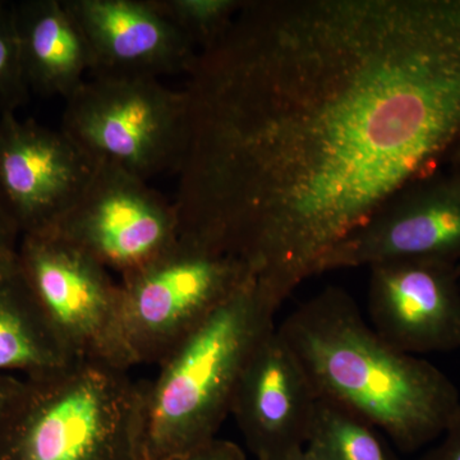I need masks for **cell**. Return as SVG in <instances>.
<instances>
[{"instance_id": "6da1fadb", "label": "cell", "mask_w": 460, "mask_h": 460, "mask_svg": "<svg viewBox=\"0 0 460 460\" xmlns=\"http://www.w3.org/2000/svg\"><path fill=\"white\" fill-rule=\"evenodd\" d=\"M180 235L281 305L460 146V0H246L199 51Z\"/></svg>"}, {"instance_id": "7a4b0ae2", "label": "cell", "mask_w": 460, "mask_h": 460, "mask_svg": "<svg viewBox=\"0 0 460 460\" xmlns=\"http://www.w3.org/2000/svg\"><path fill=\"white\" fill-rule=\"evenodd\" d=\"M277 329L320 398L362 417L402 453L440 438L460 408L453 381L384 341L341 288L321 290Z\"/></svg>"}, {"instance_id": "3957f363", "label": "cell", "mask_w": 460, "mask_h": 460, "mask_svg": "<svg viewBox=\"0 0 460 460\" xmlns=\"http://www.w3.org/2000/svg\"><path fill=\"white\" fill-rule=\"evenodd\" d=\"M279 310L251 278L144 384L141 460H166L217 438L248 361Z\"/></svg>"}, {"instance_id": "277c9868", "label": "cell", "mask_w": 460, "mask_h": 460, "mask_svg": "<svg viewBox=\"0 0 460 460\" xmlns=\"http://www.w3.org/2000/svg\"><path fill=\"white\" fill-rule=\"evenodd\" d=\"M144 384L71 362L33 375L0 425L3 460H141Z\"/></svg>"}, {"instance_id": "5b68a950", "label": "cell", "mask_w": 460, "mask_h": 460, "mask_svg": "<svg viewBox=\"0 0 460 460\" xmlns=\"http://www.w3.org/2000/svg\"><path fill=\"white\" fill-rule=\"evenodd\" d=\"M187 126L186 91L151 75H96L66 100L60 129L98 164L147 181L178 171Z\"/></svg>"}, {"instance_id": "8992f818", "label": "cell", "mask_w": 460, "mask_h": 460, "mask_svg": "<svg viewBox=\"0 0 460 460\" xmlns=\"http://www.w3.org/2000/svg\"><path fill=\"white\" fill-rule=\"evenodd\" d=\"M251 278L241 260L181 235L122 278L124 329L136 363L160 365Z\"/></svg>"}, {"instance_id": "52a82bcc", "label": "cell", "mask_w": 460, "mask_h": 460, "mask_svg": "<svg viewBox=\"0 0 460 460\" xmlns=\"http://www.w3.org/2000/svg\"><path fill=\"white\" fill-rule=\"evenodd\" d=\"M18 268L69 358L127 371L137 365L122 289L108 269L56 232L23 235Z\"/></svg>"}, {"instance_id": "ba28073f", "label": "cell", "mask_w": 460, "mask_h": 460, "mask_svg": "<svg viewBox=\"0 0 460 460\" xmlns=\"http://www.w3.org/2000/svg\"><path fill=\"white\" fill-rule=\"evenodd\" d=\"M51 232L124 278L178 241L180 220L174 202L146 181L99 164L81 198Z\"/></svg>"}, {"instance_id": "9c48e42d", "label": "cell", "mask_w": 460, "mask_h": 460, "mask_svg": "<svg viewBox=\"0 0 460 460\" xmlns=\"http://www.w3.org/2000/svg\"><path fill=\"white\" fill-rule=\"evenodd\" d=\"M395 260H460V172L447 166L411 181L343 239L319 274Z\"/></svg>"}, {"instance_id": "30bf717a", "label": "cell", "mask_w": 460, "mask_h": 460, "mask_svg": "<svg viewBox=\"0 0 460 460\" xmlns=\"http://www.w3.org/2000/svg\"><path fill=\"white\" fill-rule=\"evenodd\" d=\"M98 165L62 129L0 114V205L23 235L56 229Z\"/></svg>"}, {"instance_id": "8fae6325", "label": "cell", "mask_w": 460, "mask_h": 460, "mask_svg": "<svg viewBox=\"0 0 460 460\" xmlns=\"http://www.w3.org/2000/svg\"><path fill=\"white\" fill-rule=\"evenodd\" d=\"M460 265L395 260L370 266L371 326L413 356L460 349Z\"/></svg>"}, {"instance_id": "7c38bea8", "label": "cell", "mask_w": 460, "mask_h": 460, "mask_svg": "<svg viewBox=\"0 0 460 460\" xmlns=\"http://www.w3.org/2000/svg\"><path fill=\"white\" fill-rule=\"evenodd\" d=\"M319 395L279 332L248 361L230 413L256 460H287L305 449Z\"/></svg>"}, {"instance_id": "4fadbf2b", "label": "cell", "mask_w": 460, "mask_h": 460, "mask_svg": "<svg viewBox=\"0 0 460 460\" xmlns=\"http://www.w3.org/2000/svg\"><path fill=\"white\" fill-rule=\"evenodd\" d=\"M83 31L93 75L189 72L199 51L153 0H63Z\"/></svg>"}, {"instance_id": "5bb4252c", "label": "cell", "mask_w": 460, "mask_h": 460, "mask_svg": "<svg viewBox=\"0 0 460 460\" xmlns=\"http://www.w3.org/2000/svg\"><path fill=\"white\" fill-rule=\"evenodd\" d=\"M12 5L27 86L42 96L68 99L93 69L89 45L75 18L63 0Z\"/></svg>"}, {"instance_id": "9a60e30c", "label": "cell", "mask_w": 460, "mask_h": 460, "mask_svg": "<svg viewBox=\"0 0 460 460\" xmlns=\"http://www.w3.org/2000/svg\"><path fill=\"white\" fill-rule=\"evenodd\" d=\"M71 362L20 268L0 275V370L22 368L33 376Z\"/></svg>"}, {"instance_id": "2e32d148", "label": "cell", "mask_w": 460, "mask_h": 460, "mask_svg": "<svg viewBox=\"0 0 460 460\" xmlns=\"http://www.w3.org/2000/svg\"><path fill=\"white\" fill-rule=\"evenodd\" d=\"M305 447L320 460H401L375 426L320 396Z\"/></svg>"}, {"instance_id": "e0dca14e", "label": "cell", "mask_w": 460, "mask_h": 460, "mask_svg": "<svg viewBox=\"0 0 460 460\" xmlns=\"http://www.w3.org/2000/svg\"><path fill=\"white\" fill-rule=\"evenodd\" d=\"M155 7L193 47L206 50L234 22L243 0H153Z\"/></svg>"}, {"instance_id": "ac0fdd59", "label": "cell", "mask_w": 460, "mask_h": 460, "mask_svg": "<svg viewBox=\"0 0 460 460\" xmlns=\"http://www.w3.org/2000/svg\"><path fill=\"white\" fill-rule=\"evenodd\" d=\"M12 3L0 2V111H14L29 100Z\"/></svg>"}, {"instance_id": "d6986e66", "label": "cell", "mask_w": 460, "mask_h": 460, "mask_svg": "<svg viewBox=\"0 0 460 460\" xmlns=\"http://www.w3.org/2000/svg\"><path fill=\"white\" fill-rule=\"evenodd\" d=\"M18 233L20 230L16 224L0 205V275L8 274L18 268Z\"/></svg>"}, {"instance_id": "ffe728a7", "label": "cell", "mask_w": 460, "mask_h": 460, "mask_svg": "<svg viewBox=\"0 0 460 460\" xmlns=\"http://www.w3.org/2000/svg\"><path fill=\"white\" fill-rule=\"evenodd\" d=\"M440 438L416 460H460V408Z\"/></svg>"}, {"instance_id": "44dd1931", "label": "cell", "mask_w": 460, "mask_h": 460, "mask_svg": "<svg viewBox=\"0 0 460 460\" xmlns=\"http://www.w3.org/2000/svg\"><path fill=\"white\" fill-rule=\"evenodd\" d=\"M166 460H247L238 444L222 438H215L210 444L193 452Z\"/></svg>"}, {"instance_id": "7402d4cb", "label": "cell", "mask_w": 460, "mask_h": 460, "mask_svg": "<svg viewBox=\"0 0 460 460\" xmlns=\"http://www.w3.org/2000/svg\"><path fill=\"white\" fill-rule=\"evenodd\" d=\"M20 389V385L12 383L8 378L0 377V425H2V420Z\"/></svg>"}, {"instance_id": "603a6c76", "label": "cell", "mask_w": 460, "mask_h": 460, "mask_svg": "<svg viewBox=\"0 0 460 460\" xmlns=\"http://www.w3.org/2000/svg\"><path fill=\"white\" fill-rule=\"evenodd\" d=\"M287 460H320L317 458L314 454L311 453L310 450L307 449V447H305V449L298 450V452H296L295 454H292V456H289Z\"/></svg>"}, {"instance_id": "cb8c5ba5", "label": "cell", "mask_w": 460, "mask_h": 460, "mask_svg": "<svg viewBox=\"0 0 460 460\" xmlns=\"http://www.w3.org/2000/svg\"><path fill=\"white\" fill-rule=\"evenodd\" d=\"M447 166H450V168L456 169V171L460 172V146L456 153L453 154V156L450 157L449 163H447Z\"/></svg>"}]
</instances>
